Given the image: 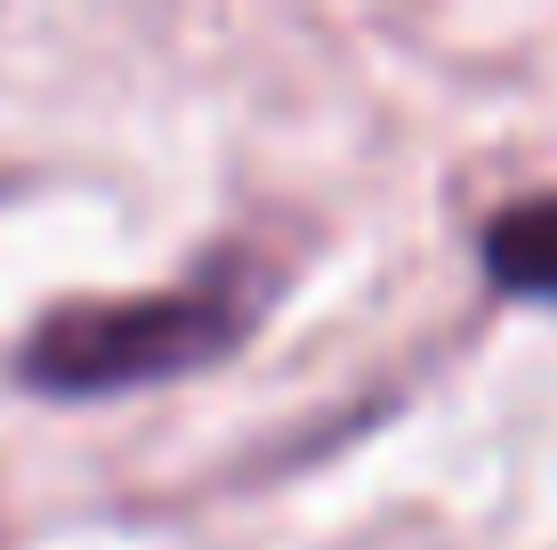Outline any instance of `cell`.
Returning <instances> with one entry per match:
<instances>
[{
	"mask_svg": "<svg viewBox=\"0 0 557 550\" xmlns=\"http://www.w3.org/2000/svg\"><path fill=\"white\" fill-rule=\"evenodd\" d=\"M485 276L509 300H557V195H525L485 219Z\"/></svg>",
	"mask_w": 557,
	"mask_h": 550,
	"instance_id": "obj_2",
	"label": "cell"
},
{
	"mask_svg": "<svg viewBox=\"0 0 557 550\" xmlns=\"http://www.w3.org/2000/svg\"><path fill=\"white\" fill-rule=\"evenodd\" d=\"M251 332L226 283H186V292H138V300H73L49 308L16 349V372L49 396H106V389H146L170 372L219 365Z\"/></svg>",
	"mask_w": 557,
	"mask_h": 550,
	"instance_id": "obj_1",
	"label": "cell"
}]
</instances>
